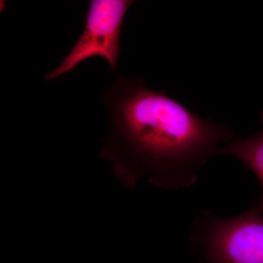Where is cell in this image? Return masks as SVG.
<instances>
[{"instance_id": "obj_1", "label": "cell", "mask_w": 263, "mask_h": 263, "mask_svg": "<svg viewBox=\"0 0 263 263\" xmlns=\"http://www.w3.org/2000/svg\"><path fill=\"white\" fill-rule=\"evenodd\" d=\"M103 102L108 128L100 156L129 189L142 179L171 190L193 186L199 170L234 139L230 126L202 119L143 79L117 76Z\"/></svg>"}, {"instance_id": "obj_2", "label": "cell", "mask_w": 263, "mask_h": 263, "mask_svg": "<svg viewBox=\"0 0 263 263\" xmlns=\"http://www.w3.org/2000/svg\"><path fill=\"white\" fill-rule=\"evenodd\" d=\"M190 245L200 263H263V213L258 204L227 219L202 211L193 219Z\"/></svg>"}, {"instance_id": "obj_3", "label": "cell", "mask_w": 263, "mask_h": 263, "mask_svg": "<svg viewBox=\"0 0 263 263\" xmlns=\"http://www.w3.org/2000/svg\"><path fill=\"white\" fill-rule=\"evenodd\" d=\"M136 1L91 0L88 2L84 30L60 65L48 72L45 80L51 81L70 73L85 60L100 57L117 72L121 52V31L124 17Z\"/></svg>"}, {"instance_id": "obj_4", "label": "cell", "mask_w": 263, "mask_h": 263, "mask_svg": "<svg viewBox=\"0 0 263 263\" xmlns=\"http://www.w3.org/2000/svg\"><path fill=\"white\" fill-rule=\"evenodd\" d=\"M261 120L263 122V111ZM219 156L234 157L243 162L257 176L262 189L258 205L263 213V128L249 138H234L221 148Z\"/></svg>"}]
</instances>
